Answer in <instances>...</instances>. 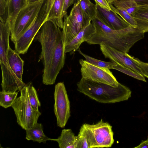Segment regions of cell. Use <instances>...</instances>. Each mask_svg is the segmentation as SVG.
<instances>
[{
	"instance_id": "6da1fadb",
	"label": "cell",
	"mask_w": 148,
	"mask_h": 148,
	"mask_svg": "<svg viewBox=\"0 0 148 148\" xmlns=\"http://www.w3.org/2000/svg\"><path fill=\"white\" fill-rule=\"evenodd\" d=\"M42 47L40 60L43 64L42 83L53 84L64 67L65 54L60 28L49 21L42 25L35 36Z\"/></svg>"
},
{
	"instance_id": "7a4b0ae2",
	"label": "cell",
	"mask_w": 148,
	"mask_h": 148,
	"mask_svg": "<svg viewBox=\"0 0 148 148\" xmlns=\"http://www.w3.org/2000/svg\"><path fill=\"white\" fill-rule=\"evenodd\" d=\"M96 31L86 42L89 45L110 46L123 52L128 53L137 42L144 38L145 33L130 25L120 30L112 29L95 17L92 20Z\"/></svg>"
},
{
	"instance_id": "3957f363",
	"label": "cell",
	"mask_w": 148,
	"mask_h": 148,
	"mask_svg": "<svg viewBox=\"0 0 148 148\" xmlns=\"http://www.w3.org/2000/svg\"><path fill=\"white\" fill-rule=\"evenodd\" d=\"M77 85L78 91L101 103H114L127 100L131 95L130 89L120 83L118 87H114L82 77Z\"/></svg>"
},
{
	"instance_id": "277c9868",
	"label": "cell",
	"mask_w": 148,
	"mask_h": 148,
	"mask_svg": "<svg viewBox=\"0 0 148 148\" xmlns=\"http://www.w3.org/2000/svg\"><path fill=\"white\" fill-rule=\"evenodd\" d=\"M0 20V62L2 75L1 84L2 91H20L26 84H21L17 79L10 66L7 58L10 47V23L8 20Z\"/></svg>"
},
{
	"instance_id": "5b68a950",
	"label": "cell",
	"mask_w": 148,
	"mask_h": 148,
	"mask_svg": "<svg viewBox=\"0 0 148 148\" xmlns=\"http://www.w3.org/2000/svg\"><path fill=\"white\" fill-rule=\"evenodd\" d=\"M54 0H45L35 19L29 27L14 43L19 54L26 53L43 24L47 21Z\"/></svg>"
},
{
	"instance_id": "8992f818",
	"label": "cell",
	"mask_w": 148,
	"mask_h": 148,
	"mask_svg": "<svg viewBox=\"0 0 148 148\" xmlns=\"http://www.w3.org/2000/svg\"><path fill=\"white\" fill-rule=\"evenodd\" d=\"M16 117L18 124L25 130L31 128L37 122L41 113L33 109L30 104L27 85L20 91L12 106Z\"/></svg>"
},
{
	"instance_id": "52a82bcc",
	"label": "cell",
	"mask_w": 148,
	"mask_h": 148,
	"mask_svg": "<svg viewBox=\"0 0 148 148\" xmlns=\"http://www.w3.org/2000/svg\"><path fill=\"white\" fill-rule=\"evenodd\" d=\"M90 148L110 147L114 142L112 126L102 119L95 124H83Z\"/></svg>"
},
{
	"instance_id": "ba28073f",
	"label": "cell",
	"mask_w": 148,
	"mask_h": 148,
	"mask_svg": "<svg viewBox=\"0 0 148 148\" xmlns=\"http://www.w3.org/2000/svg\"><path fill=\"white\" fill-rule=\"evenodd\" d=\"M44 1L28 4L18 12L13 25L10 27V39L13 43L31 25Z\"/></svg>"
},
{
	"instance_id": "9c48e42d",
	"label": "cell",
	"mask_w": 148,
	"mask_h": 148,
	"mask_svg": "<svg viewBox=\"0 0 148 148\" xmlns=\"http://www.w3.org/2000/svg\"><path fill=\"white\" fill-rule=\"evenodd\" d=\"M62 31L64 48L85 27V25L81 8L77 1L72 8L69 16L64 17Z\"/></svg>"
},
{
	"instance_id": "30bf717a",
	"label": "cell",
	"mask_w": 148,
	"mask_h": 148,
	"mask_svg": "<svg viewBox=\"0 0 148 148\" xmlns=\"http://www.w3.org/2000/svg\"><path fill=\"white\" fill-rule=\"evenodd\" d=\"M80 72L82 77L95 82L106 84L114 87L119 84L110 69L95 66L85 60L80 59Z\"/></svg>"
},
{
	"instance_id": "8fae6325",
	"label": "cell",
	"mask_w": 148,
	"mask_h": 148,
	"mask_svg": "<svg viewBox=\"0 0 148 148\" xmlns=\"http://www.w3.org/2000/svg\"><path fill=\"white\" fill-rule=\"evenodd\" d=\"M54 111L57 126L63 128L71 116L70 102L63 82H60L55 86Z\"/></svg>"
},
{
	"instance_id": "7c38bea8",
	"label": "cell",
	"mask_w": 148,
	"mask_h": 148,
	"mask_svg": "<svg viewBox=\"0 0 148 148\" xmlns=\"http://www.w3.org/2000/svg\"><path fill=\"white\" fill-rule=\"evenodd\" d=\"M100 46V50L106 58L143 75L139 65L134 60V57L127 53H124L108 45H101Z\"/></svg>"
},
{
	"instance_id": "4fadbf2b",
	"label": "cell",
	"mask_w": 148,
	"mask_h": 148,
	"mask_svg": "<svg viewBox=\"0 0 148 148\" xmlns=\"http://www.w3.org/2000/svg\"><path fill=\"white\" fill-rule=\"evenodd\" d=\"M96 5L97 11L95 17L109 27L114 30H120L130 26L112 10H109Z\"/></svg>"
},
{
	"instance_id": "5bb4252c",
	"label": "cell",
	"mask_w": 148,
	"mask_h": 148,
	"mask_svg": "<svg viewBox=\"0 0 148 148\" xmlns=\"http://www.w3.org/2000/svg\"><path fill=\"white\" fill-rule=\"evenodd\" d=\"M95 31L94 25L91 22L83 28L64 47L65 53L71 52V54H72L77 50L82 43L89 40Z\"/></svg>"
},
{
	"instance_id": "9a60e30c",
	"label": "cell",
	"mask_w": 148,
	"mask_h": 148,
	"mask_svg": "<svg viewBox=\"0 0 148 148\" xmlns=\"http://www.w3.org/2000/svg\"><path fill=\"white\" fill-rule=\"evenodd\" d=\"M19 53L15 50L9 47L7 55L10 66L18 80L22 84H26L23 81L24 61L21 58Z\"/></svg>"
},
{
	"instance_id": "2e32d148",
	"label": "cell",
	"mask_w": 148,
	"mask_h": 148,
	"mask_svg": "<svg viewBox=\"0 0 148 148\" xmlns=\"http://www.w3.org/2000/svg\"><path fill=\"white\" fill-rule=\"evenodd\" d=\"M64 0H55L49 12L47 21H51L60 29L63 27L62 13Z\"/></svg>"
},
{
	"instance_id": "e0dca14e",
	"label": "cell",
	"mask_w": 148,
	"mask_h": 148,
	"mask_svg": "<svg viewBox=\"0 0 148 148\" xmlns=\"http://www.w3.org/2000/svg\"><path fill=\"white\" fill-rule=\"evenodd\" d=\"M26 139L38 143H45L47 141L52 140V139L49 138L44 134L41 123H36L31 128L25 130Z\"/></svg>"
},
{
	"instance_id": "ac0fdd59",
	"label": "cell",
	"mask_w": 148,
	"mask_h": 148,
	"mask_svg": "<svg viewBox=\"0 0 148 148\" xmlns=\"http://www.w3.org/2000/svg\"><path fill=\"white\" fill-rule=\"evenodd\" d=\"M132 16L136 22L137 27L145 33L148 32V5L138 6Z\"/></svg>"
},
{
	"instance_id": "d6986e66",
	"label": "cell",
	"mask_w": 148,
	"mask_h": 148,
	"mask_svg": "<svg viewBox=\"0 0 148 148\" xmlns=\"http://www.w3.org/2000/svg\"><path fill=\"white\" fill-rule=\"evenodd\" d=\"M80 5L86 26H87L96 16L97 5L90 0H77Z\"/></svg>"
},
{
	"instance_id": "ffe728a7",
	"label": "cell",
	"mask_w": 148,
	"mask_h": 148,
	"mask_svg": "<svg viewBox=\"0 0 148 148\" xmlns=\"http://www.w3.org/2000/svg\"><path fill=\"white\" fill-rule=\"evenodd\" d=\"M75 136L71 129H64L60 135L57 139H52V141L57 142L60 148H75Z\"/></svg>"
},
{
	"instance_id": "44dd1931",
	"label": "cell",
	"mask_w": 148,
	"mask_h": 148,
	"mask_svg": "<svg viewBox=\"0 0 148 148\" xmlns=\"http://www.w3.org/2000/svg\"><path fill=\"white\" fill-rule=\"evenodd\" d=\"M28 0H10L7 12V19L10 23V27L13 25L19 11L27 5Z\"/></svg>"
},
{
	"instance_id": "7402d4cb",
	"label": "cell",
	"mask_w": 148,
	"mask_h": 148,
	"mask_svg": "<svg viewBox=\"0 0 148 148\" xmlns=\"http://www.w3.org/2000/svg\"><path fill=\"white\" fill-rule=\"evenodd\" d=\"M112 4L116 8H122L132 16L138 6L134 0H116Z\"/></svg>"
},
{
	"instance_id": "603a6c76",
	"label": "cell",
	"mask_w": 148,
	"mask_h": 148,
	"mask_svg": "<svg viewBox=\"0 0 148 148\" xmlns=\"http://www.w3.org/2000/svg\"><path fill=\"white\" fill-rule=\"evenodd\" d=\"M18 92H0V105L5 109L11 107L17 98Z\"/></svg>"
},
{
	"instance_id": "cb8c5ba5",
	"label": "cell",
	"mask_w": 148,
	"mask_h": 148,
	"mask_svg": "<svg viewBox=\"0 0 148 148\" xmlns=\"http://www.w3.org/2000/svg\"><path fill=\"white\" fill-rule=\"evenodd\" d=\"M77 51L80 54L84 57L86 61L95 66L110 69H113L114 67L116 65V64L114 62H106L93 58L83 53L79 49H78Z\"/></svg>"
},
{
	"instance_id": "d4e9b609",
	"label": "cell",
	"mask_w": 148,
	"mask_h": 148,
	"mask_svg": "<svg viewBox=\"0 0 148 148\" xmlns=\"http://www.w3.org/2000/svg\"><path fill=\"white\" fill-rule=\"evenodd\" d=\"M75 148H90L85 128L83 124L78 135L75 136Z\"/></svg>"
},
{
	"instance_id": "484cf974",
	"label": "cell",
	"mask_w": 148,
	"mask_h": 148,
	"mask_svg": "<svg viewBox=\"0 0 148 148\" xmlns=\"http://www.w3.org/2000/svg\"><path fill=\"white\" fill-rule=\"evenodd\" d=\"M26 85L29 101L31 106L35 111H39L38 108L40 106L41 104L38 97L37 91L31 82H29Z\"/></svg>"
},
{
	"instance_id": "4316f807",
	"label": "cell",
	"mask_w": 148,
	"mask_h": 148,
	"mask_svg": "<svg viewBox=\"0 0 148 148\" xmlns=\"http://www.w3.org/2000/svg\"><path fill=\"white\" fill-rule=\"evenodd\" d=\"M109 5L112 10L119 15L130 25L134 27H137V24L135 20L125 10L121 8H116L111 4Z\"/></svg>"
},
{
	"instance_id": "83f0119b",
	"label": "cell",
	"mask_w": 148,
	"mask_h": 148,
	"mask_svg": "<svg viewBox=\"0 0 148 148\" xmlns=\"http://www.w3.org/2000/svg\"><path fill=\"white\" fill-rule=\"evenodd\" d=\"M116 63V65L114 67L113 69L119 71L138 80L145 82L146 81L144 76L142 75L119 64Z\"/></svg>"
},
{
	"instance_id": "f1b7e54d",
	"label": "cell",
	"mask_w": 148,
	"mask_h": 148,
	"mask_svg": "<svg viewBox=\"0 0 148 148\" xmlns=\"http://www.w3.org/2000/svg\"><path fill=\"white\" fill-rule=\"evenodd\" d=\"M10 0H0V19L5 21L8 5Z\"/></svg>"
},
{
	"instance_id": "f546056e",
	"label": "cell",
	"mask_w": 148,
	"mask_h": 148,
	"mask_svg": "<svg viewBox=\"0 0 148 148\" xmlns=\"http://www.w3.org/2000/svg\"><path fill=\"white\" fill-rule=\"evenodd\" d=\"M134 59L139 65L143 75L148 78V63L142 62L139 59L134 57Z\"/></svg>"
},
{
	"instance_id": "4dcf8cb0",
	"label": "cell",
	"mask_w": 148,
	"mask_h": 148,
	"mask_svg": "<svg viewBox=\"0 0 148 148\" xmlns=\"http://www.w3.org/2000/svg\"><path fill=\"white\" fill-rule=\"evenodd\" d=\"M75 0H64L62 13V17H63L67 14V10L70 6L73 3Z\"/></svg>"
},
{
	"instance_id": "1f68e13d",
	"label": "cell",
	"mask_w": 148,
	"mask_h": 148,
	"mask_svg": "<svg viewBox=\"0 0 148 148\" xmlns=\"http://www.w3.org/2000/svg\"><path fill=\"white\" fill-rule=\"evenodd\" d=\"M96 5L109 10H112L106 0H94Z\"/></svg>"
},
{
	"instance_id": "d6a6232c",
	"label": "cell",
	"mask_w": 148,
	"mask_h": 148,
	"mask_svg": "<svg viewBox=\"0 0 148 148\" xmlns=\"http://www.w3.org/2000/svg\"><path fill=\"white\" fill-rule=\"evenodd\" d=\"M138 6L148 5V0H134Z\"/></svg>"
},
{
	"instance_id": "836d02e7",
	"label": "cell",
	"mask_w": 148,
	"mask_h": 148,
	"mask_svg": "<svg viewBox=\"0 0 148 148\" xmlns=\"http://www.w3.org/2000/svg\"><path fill=\"white\" fill-rule=\"evenodd\" d=\"M134 148H148V139L145 140H142L139 145Z\"/></svg>"
},
{
	"instance_id": "e575fe53",
	"label": "cell",
	"mask_w": 148,
	"mask_h": 148,
	"mask_svg": "<svg viewBox=\"0 0 148 148\" xmlns=\"http://www.w3.org/2000/svg\"><path fill=\"white\" fill-rule=\"evenodd\" d=\"M42 0H28L27 4L36 2Z\"/></svg>"
},
{
	"instance_id": "d590c367",
	"label": "cell",
	"mask_w": 148,
	"mask_h": 148,
	"mask_svg": "<svg viewBox=\"0 0 148 148\" xmlns=\"http://www.w3.org/2000/svg\"><path fill=\"white\" fill-rule=\"evenodd\" d=\"M116 0H106L109 4H111Z\"/></svg>"
}]
</instances>
